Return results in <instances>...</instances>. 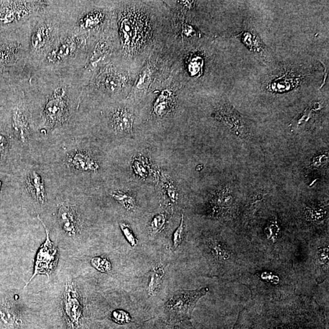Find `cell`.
Listing matches in <instances>:
<instances>
[{
    "label": "cell",
    "instance_id": "obj_1",
    "mask_svg": "<svg viewBox=\"0 0 329 329\" xmlns=\"http://www.w3.org/2000/svg\"><path fill=\"white\" fill-rule=\"evenodd\" d=\"M84 88L78 72H33L22 86L33 126L45 135L67 128L78 113Z\"/></svg>",
    "mask_w": 329,
    "mask_h": 329
},
{
    "label": "cell",
    "instance_id": "obj_2",
    "mask_svg": "<svg viewBox=\"0 0 329 329\" xmlns=\"http://www.w3.org/2000/svg\"><path fill=\"white\" fill-rule=\"evenodd\" d=\"M323 309L312 297L252 296L233 329H327Z\"/></svg>",
    "mask_w": 329,
    "mask_h": 329
},
{
    "label": "cell",
    "instance_id": "obj_3",
    "mask_svg": "<svg viewBox=\"0 0 329 329\" xmlns=\"http://www.w3.org/2000/svg\"><path fill=\"white\" fill-rule=\"evenodd\" d=\"M30 24L27 64L32 74L57 40L67 32L64 24L61 0H51L44 11L31 19Z\"/></svg>",
    "mask_w": 329,
    "mask_h": 329
},
{
    "label": "cell",
    "instance_id": "obj_4",
    "mask_svg": "<svg viewBox=\"0 0 329 329\" xmlns=\"http://www.w3.org/2000/svg\"><path fill=\"white\" fill-rule=\"evenodd\" d=\"M252 296L282 298L295 294L296 278L290 262L261 261L239 280Z\"/></svg>",
    "mask_w": 329,
    "mask_h": 329
},
{
    "label": "cell",
    "instance_id": "obj_5",
    "mask_svg": "<svg viewBox=\"0 0 329 329\" xmlns=\"http://www.w3.org/2000/svg\"><path fill=\"white\" fill-rule=\"evenodd\" d=\"M99 36L70 32L64 33L34 71L80 73Z\"/></svg>",
    "mask_w": 329,
    "mask_h": 329
},
{
    "label": "cell",
    "instance_id": "obj_6",
    "mask_svg": "<svg viewBox=\"0 0 329 329\" xmlns=\"http://www.w3.org/2000/svg\"><path fill=\"white\" fill-rule=\"evenodd\" d=\"M67 32L99 36L113 25L112 7L102 2L61 1Z\"/></svg>",
    "mask_w": 329,
    "mask_h": 329
},
{
    "label": "cell",
    "instance_id": "obj_7",
    "mask_svg": "<svg viewBox=\"0 0 329 329\" xmlns=\"http://www.w3.org/2000/svg\"><path fill=\"white\" fill-rule=\"evenodd\" d=\"M13 109V126L16 137L23 144H27L33 132V123L29 106L26 101L22 87L14 91Z\"/></svg>",
    "mask_w": 329,
    "mask_h": 329
},
{
    "label": "cell",
    "instance_id": "obj_8",
    "mask_svg": "<svg viewBox=\"0 0 329 329\" xmlns=\"http://www.w3.org/2000/svg\"><path fill=\"white\" fill-rule=\"evenodd\" d=\"M208 292L207 287L178 291L166 303V309L176 318L190 319L197 301Z\"/></svg>",
    "mask_w": 329,
    "mask_h": 329
},
{
    "label": "cell",
    "instance_id": "obj_9",
    "mask_svg": "<svg viewBox=\"0 0 329 329\" xmlns=\"http://www.w3.org/2000/svg\"><path fill=\"white\" fill-rule=\"evenodd\" d=\"M38 219L41 221L43 226H44L47 238L37 252L35 261L34 273L29 282L26 283L25 288L27 287L33 279L39 274H44L49 278V274L57 265L59 259L58 249L54 243L50 240L49 232L46 226L40 218L39 216H38Z\"/></svg>",
    "mask_w": 329,
    "mask_h": 329
},
{
    "label": "cell",
    "instance_id": "obj_10",
    "mask_svg": "<svg viewBox=\"0 0 329 329\" xmlns=\"http://www.w3.org/2000/svg\"><path fill=\"white\" fill-rule=\"evenodd\" d=\"M63 306L66 315L73 326H77L82 317V300L75 283H66L63 298Z\"/></svg>",
    "mask_w": 329,
    "mask_h": 329
},
{
    "label": "cell",
    "instance_id": "obj_11",
    "mask_svg": "<svg viewBox=\"0 0 329 329\" xmlns=\"http://www.w3.org/2000/svg\"><path fill=\"white\" fill-rule=\"evenodd\" d=\"M109 128L115 133H130L132 130L133 116L126 107L115 106L109 109L107 115Z\"/></svg>",
    "mask_w": 329,
    "mask_h": 329
},
{
    "label": "cell",
    "instance_id": "obj_12",
    "mask_svg": "<svg viewBox=\"0 0 329 329\" xmlns=\"http://www.w3.org/2000/svg\"><path fill=\"white\" fill-rule=\"evenodd\" d=\"M59 224L66 234L75 236L80 230L81 219L75 205L65 202L58 210Z\"/></svg>",
    "mask_w": 329,
    "mask_h": 329
},
{
    "label": "cell",
    "instance_id": "obj_13",
    "mask_svg": "<svg viewBox=\"0 0 329 329\" xmlns=\"http://www.w3.org/2000/svg\"><path fill=\"white\" fill-rule=\"evenodd\" d=\"M314 276L315 280L320 284L329 277V245L318 246L313 252Z\"/></svg>",
    "mask_w": 329,
    "mask_h": 329
},
{
    "label": "cell",
    "instance_id": "obj_14",
    "mask_svg": "<svg viewBox=\"0 0 329 329\" xmlns=\"http://www.w3.org/2000/svg\"><path fill=\"white\" fill-rule=\"evenodd\" d=\"M26 187L28 192L38 204H45L47 199L44 182L39 174L35 171L28 174L26 177Z\"/></svg>",
    "mask_w": 329,
    "mask_h": 329
},
{
    "label": "cell",
    "instance_id": "obj_15",
    "mask_svg": "<svg viewBox=\"0 0 329 329\" xmlns=\"http://www.w3.org/2000/svg\"><path fill=\"white\" fill-rule=\"evenodd\" d=\"M67 163L71 168L76 170L96 171L99 164L94 159L84 151H76L68 157Z\"/></svg>",
    "mask_w": 329,
    "mask_h": 329
},
{
    "label": "cell",
    "instance_id": "obj_16",
    "mask_svg": "<svg viewBox=\"0 0 329 329\" xmlns=\"http://www.w3.org/2000/svg\"><path fill=\"white\" fill-rule=\"evenodd\" d=\"M17 314L7 305H0V323L7 327H13L17 323Z\"/></svg>",
    "mask_w": 329,
    "mask_h": 329
},
{
    "label": "cell",
    "instance_id": "obj_17",
    "mask_svg": "<svg viewBox=\"0 0 329 329\" xmlns=\"http://www.w3.org/2000/svg\"><path fill=\"white\" fill-rule=\"evenodd\" d=\"M111 196L116 201L122 204L128 211H132L136 207V202L132 197L120 191H115L111 193Z\"/></svg>",
    "mask_w": 329,
    "mask_h": 329
},
{
    "label": "cell",
    "instance_id": "obj_18",
    "mask_svg": "<svg viewBox=\"0 0 329 329\" xmlns=\"http://www.w3.org/2000/svg\"><path fill=\"white\" fill-rule=\"evenodd\" d=\"M164 271L163 269L157 268L154 269L153 271L150 273L149 279V293H154L156 292L157 288L161 285L162 277H163Z\"/></svg>",
    "mask_w": 329,
    "mask_h": 329
},
{
    "label": "cell",
    "instance_id": "obj_19",
    "mask_svg": "<svg viewBox=\"0 0 329 329\" xmlns=\"http://www.w3.org/2000/svg\"><path fill=\"white\" fill-rule=\"evenodd\" d=\"M91 264L95 268L101 273H106L111 270V264L106 257L99 256L93 258Z\"/></svg>",
    "mask_w": 329,
    "mask_h": 329
},
{
    "label": "cell",
    "instance_id": "obj_20",
    "mask_svg": "<svg viewBox=\"0 0 329 329\" xmlns=\"http://www.w3.org/2000/svg\"><path fill=\"white\" fill-rule=\"evenodd\" d=\"M319 104L318 103H316L314 104L313 107H311V108L307 109L306 111L304 112V113L302 114V115L298 117L297 119H295L293 122H292V125L296 126H299L301 125L304 122H306L307 121L309 120V119L311 117L312 114H313L314 111H316L318 109V106Z\"/></svg>",
    "mask_w": 329,
    "mask_h": 329
},
{
    "label": "cell",
    "instance_id": "obj_21",
    "mask_svg": "<svg viewBox=\"0 0 329 329\" xmlns=\"http://www.w3.org/2000/svg\"><path fill=\"white\" fill-rule=\"evenodd\" d=\"M183 232H184V224H183V214L181 217V225L174 233L173 240V248L176 249L181 245L183 240Z\"/></svg>",
    "mask_w": 329,
    "mask_h": 329
},
{
    "label": "cell",
    "instance_id": "obj_22",
    "mask_svg": "<svg viewBox=\"0 0 329 329\" xmlns=\"http://www.w3.org/2000/svg\"><path fill=\"white\" fill-rule=\"evenodd\" d=\"M120 228L123 233L124 235L125 236L126 239L128 242L130 243L132 247H135L137 245V240L136 239L134 235L133 234L132 230H131L130 226L125 223L120 224Z\"/></svg>",
    "mask_w": 329,
    "mask_h": 329
},
{
    "label": "cell",
    "instance_id": "obj_23",
    "mask_svg": "<svg viewBox=\"0 0 329 329\" xmlns=\"http://www.w3.org/2000/svg\"><path fill=\"white\" fill-rule=\"evenodd\" d=\"M113 316L114 321L119 324L129 323L131 320L130 316L128 313L123 311H114Z\"/></svg>",
    "mask_w": 329,
    "mask_h": 329
},
{
    "label": "cell",
    "instance_id": "obj_24",
    "mask_svg": "<svg viewBox=\"0 0 329 329\" xmlns=\"http://www.w3.org/2000/svg\"><path fill=\"white\" fill-rule=\"evenodd\" d=\"M165 223V218L162 214L154 217L151 223V228L154 231L161 230Z\"/></svg>",
    "mask_w": 329,
    "mask_h": 329
},
{
    "label": "cell",
    "instance_id": "obj_25",
    "mask_svg": "<svg viewBox=\"0 0 329 329\" xmlns=\"http://www.w3.org/2000/svg\"><path fill=\"white\" fill-rule=\"evenodd\" d=\"M9 142L8 137L3 133H0V156L5 153L8 149Z\"/></svg>",
    "mask_w": 329,
    "mask_h": 329
},
{
    "label": "cell",
    "instance_id": "obj_26",
    "mask_svg": "<svg viewBox=\"0 0 329 329\" xmlns=\"http://www.w3.org/2000/svg\"><path fill=\"white\" fill-rule=\"evenodd\" d=\"M0 188H1V182H0Z\"/></svg>",
    "mask_w": 329,
    "mask_h": 329
}]
</instances>
